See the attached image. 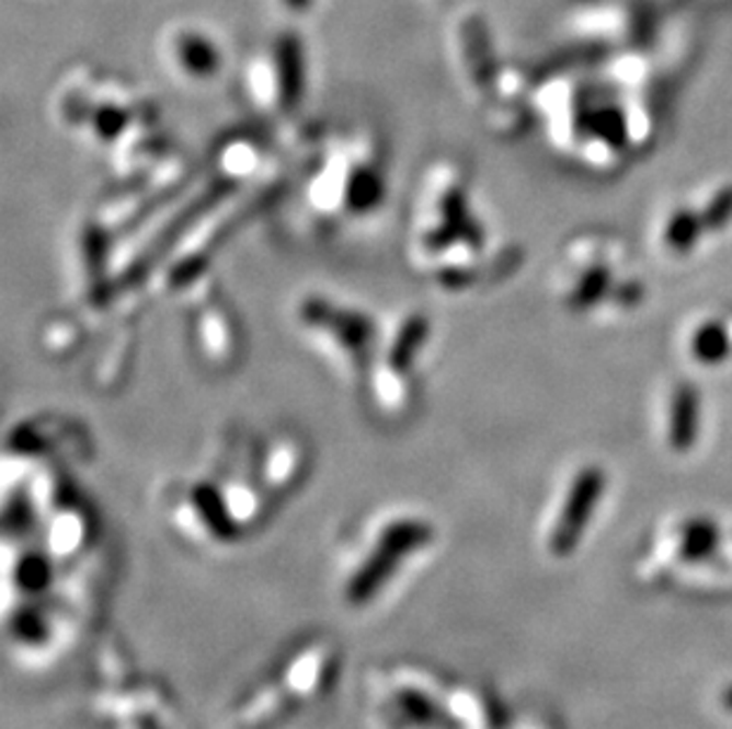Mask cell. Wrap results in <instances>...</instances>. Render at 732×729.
<instances>
[{"label": "cell", "instance_id": "6da1fadb", "mask_svg": "<svg viewBox=\"0 0 732 729\" xmlns=\"http://www.w3.org/2000/svg\"><path fill=\"white\" fill-rule=\"evenodd\" d=\"M474 211L465 169L434 159L410 201L405 252L413 270L446 294L474 287L484 273L489 238Z\"/></svg>", "mask_w": 732, "mask_h": 729}, {"label": "cell", "instance_id": "7a4b0ae2", "mask_svg": "<svg viewBox=\"0 0 732 729\" xmlns=\"http://www.w3.org/2000/svg\"><path fill=\"white\" fill-rule=\"evenodd\" d=\"M389 157L368 126L344 128L320 140L301 173L299 209L318 235L361 223L385 204Z\"/></svg>", "mask_w": 732, "mask_h": 729}, {"label": "cell", "instance_id": "3957f363", "mask_svg": "<svg viewBox=\"0 0 732 729\" xmlns=\"http://www.w3.org/2000/svg\"><path fill=\"white\" fill-rule=\"evenodd\" d=\"M289 323L336 377L363 386L382 334L370 311L330 291L306 289L289 305Z\"/></svg>", "mask_w": 732, "mask_h": 729}, {"label": "cell", "instance_id": "277c9868", "mask_svg": "<svg viewBox=\"0 0 732 729\" xmlns=\"http://www.w3.org/2000/svg\"><path fill=\"white\" fill-rule=\"evenodd\" d=\"M430 339L432 320L420 309H401L382 323L375 358L361 386L377 417L403 419L413 413Z\"/></svg>", "mask_w": 732, "mask_h": 729}, {"label": "cell", "instance_id": "5b68a950", "mask_svg": "<svg viewBox=\"0 0 732 729\" xmlns=\"http://www.w3.org/2000/svg\"><path fill=\"white\" fill-rule=\"evenodd\" d=\"M62 280L71 309L85 320H102L119 303L116 238L98 211L79 213L62 242Z\"/></svg>", "mask_w": 732, "mask_h": 729}, {"label": "cell", "instance_id": "8992f818", "mask_svg": "<svg viewBox=\"0 0 732 729\" xmlns=\"http://www.w3.org/2000/svg\"><path fill=\"white\" fill-rule=\"evenodd\" d=\"M159 116L150 100L124 93H98L85 83H69L55 100V124L83 148L110 157L130 130Z\"/></svg>", "mask_w": 732, "mask_h": 729}, {"label": "cell", "instance_id": "52a82bcc", "mask_svg": "<svg viewBox=\"0 0 732 729\" xmlns=\"http://www.w3.org/2000/svg\"><path fill=\"white\" fill-rule=\"evenodd\" d=\"M181 297L187 301L190 342L195 344L202 362L214 370H230L240 360L244 344L238 313L221 287L211 275H204Z\"/></svg>", "mask_w": 732, "mask_h": 729}, {"label": "cell", "instance_id": "ba28073f", "mask_svg": "<svg viewBox=\"0 0 732 729\" xmlns=\"http://www.w3.org/2000/svg\"><path fill=\"white\" fill-rule=\"evenodd\" d=\"M306 95V46L295 28L275 36L268 71L249 91V105L266 121H285L299 109Z\"/></svg>", "mask_w": 732, "mask_h": 729}, {"label": "cell", "instance_id": "9c48e42d", "mask_svg": "<svg viewBox=\"0 0 732 729\" xmlns=\"http://www.w3.org/2000/svg\"><path fill=\"white\" fill-rule=\"evenodd\" d=\"M603 486L605 478L597 470H585L576 476L550 537V549L558 554V557H567V554L576 549L585 526H588V521L593 519Z\"/></svg>", "mask_w": 732, "mask_h": 729}, {"label": "cell", "instance_id": "30bf717a", "mask_svg": "<svg viewBox=\"0 0 732 729\" xmlns=\"http://www.w3.org/2000/svg\"><path fill=\"white\" fill-rule=\"evenodd\" d=\"M71 417L60 413H36L20 417L8 431V453L18 458H43L53 445H79L81 433Z\"/></svg>", "mask_w": 732, "mask_h": 729}, {"label": "cell", "instance_id": "8fae6325", "mask_svg": "<svg viewBox=\"0 0 732 729\" xmlns=\"http://www.w3.org/2000/svg\"><path fill=\"white\" fill-rule=\"evenodd\" d=\"M460 46H462V62L467 71V81L474 89L477 95L487 97L497 85V69L493 60L491 40L487 24L477 14L467 18L460 24Z\"/></svg>", "mask_w": 732, "mask_h": 729}, {"label": "cell", "instance_id": "7c38bea8", "mask_svg": "<svg viewBox=\"0 0 732 729\" xmlns=\"http://www.w3.org/2000/svg\"><path fill=\"white\" fill-rule=\"evenodd\" d=\"M173 60L187 81H211L224 67L221 48L207 34L193 28L175 34Z\"/></svg>", "mask_w": 732, "mask_h": 729}, {"label": "cell", "instance_id": "4fadbf2b", "mask_svg": "<svg viewBox=\"0 0 732 729\" xmlns=\"http://www.w3.org/2000/svg\"><path fill=\"white\" fill-rule=\"evenodd\" d=\"M187 502L195 509V514L204 523V529L214 535L216 541H236L238 537V521L230 512L228 495L221 488H216L209 481H199L187 490Z\"/></svg>", "mask_w": 732, "mask_h": 729}, {"label": "cell", "instance_id": "5bb4252c", "mask_svg": "<svg viewBox=\"0 0 732 729\" xmlns=\"http://www.w3.org/2000/svg\"><path fill=\"white\" fill-rule=\"evenodd\" d=\"M81 313H57L48 317L38 329V344L43 354L57 360H69L79 356L85 344V325Z\"/></svg>", "mask_w": 732, "mask_h": 729}, {"label": "cell", "instance_id": "9a60e30c", "mask_svg": "<svg viewBox=\"0 0 732 729\" xmlns=\"http://www.w3.org/2000/svg\"><path fill=\"white\" fill-rule=\"evenodd\" d=\"M136 360V334L130 327L112 334V339L102 348L93 368V384L102 389H116L134 368Z\"/></svg>", "mask_w": 732, "mask_h": 729}, {"label": "cell", "instance_id": "2e32d148", "mask_svg": "<svg viewBox=\"0 0 732 729\" xmlns=\"http://www.w3.org/2000/svg\"><path fill=\"white\" fill-rule=\"evenodd\" d=\"M403 557H399L397 552H391L382 545H375V552L370 554L365 564L358 568V574L351 578L348 582V600L354 604H365L368 600L379 592V588L397 571V566Z\"/></svg>", "mask_w": 732, "mask_h": 729}, {"label": "cell", "instance_id": "e0dca14e", "mask_svg": "<svg viewBox=\"0 0 732 729\" xmlns=\"http://www.w3.org/2000/svg\"><path fill=\"white\" fill-rule=\"evenodd\" d=\"M434 537V531L427 521L422 519H393L387 526L379 531L377 545H382L391 552H397L399 557H408L410 552L427 545Z\"/></svg>", "mask_w": 732, "mask_h": 729}, {"label": "cell", "instance_id": "ac0fdd59", "mask_svg": "<svg viewBox=\"0 0 732 729\" xmlns=\"http://www.w3.org/2000/svg\"><path fill=\"white\" fill-rule=\"evenodd\" d=\"M719 547V529L707 519L687 521L680 535V557L687 562H705Z\"/></svg>", "mask_w": 732, "mask_h": 729}, {"label": "cell", "instance_id": "d6986e66", "mask_svg": "<svg viewBox=\"0 0 732 729\" xmlns=\"http://www.w3.org/2000/svg\"><path fill=\"white\" fill-rule=\"evenodd\" d=\"M18 586L24 592H43L50 582V564L38 552L24 554L18 564Z\"/></svg>", "mask_w": 732, "mask_h": 729}, {"label": "cell", "instance_id": "ffe728a7", "mask_svg": "<svg viewBox=\"0 0 732 729\" xmlns=\"http://www.w3.org/2000/svg\"><path fill=\"white\" fill-rule=\"evenodd\" d=\"M34 526V505L26 493H14L5 507V529L24 535Z\"/></svg>", "mask_w": 732, "mask_h": 729}, {"label": "cell", "instance_id": "44dd1931", "mask_svg": "<svg viewBox=\"0 0 732 729\" xmlns=\"http://www.w3.org/2000/svg\"><path fill=\"white\" fill-rule=\"evenodd\" d=\"M399 702H401V708L405 710V716L410 720H415L420 725H430L434 718H436V708L434 704L430 702L427 696L420 694V692H410V690H403L399 694Z\"/></svg>", "mask_w": 732, "mask_h": 729}, {"label": "cell", "instance_id": "7402d4cb", "mask_svg": "<svg viewBox=\"0 0 732 729\" xmlns=\"http://www.w3.org/2000/svg\"><path fill=\"white\" fill-rule=\"evenodd\" d=\"M12 633L24 641H38L48 635L46 623L36 611H18L12 618Z\"/></svg>", "mask_w": 732, "mask_h": 729}, {"label": "cell", "instance_id": "603a6c76", "mask_svg": "<svg viewBox=\"0 0 732 729\" xmlns=\"http://www.w3.org/2000/svg\"><path fill=\"white\" fill-rule=\"evenodd\" d=\"M283 3L289 12H297V14H304L313 8V0H283Z\"/></svg>", "mask_w": 732, "mask_h": 729}, {"label": "cell", "instance_id": "cb8c5ba5", "mask_svg": "<svg viewBox=\"0 0 732 729\" xmlns=\"http://www.w3.org/2000/svg\"><path fill=\"white\" fill-rule=\"evenodd\" d=\"M721 702H723V708L732 713V684L721 694Z\"/></svg>", "mask_w": 732, "mask_h": 729}]
</instances>
